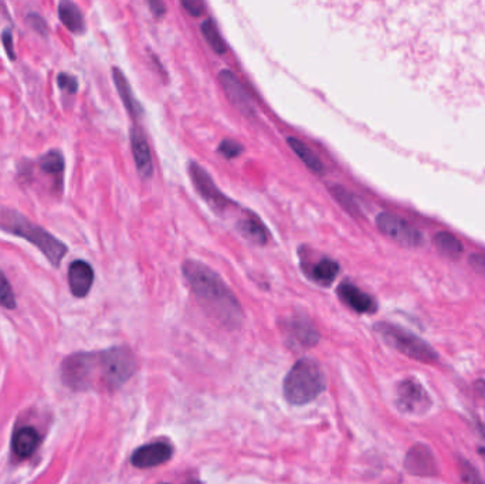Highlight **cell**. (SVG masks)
Listing matches in <instances>:
<instances>
[{
  "instance_id": "obj_9",
  "label": "cell",
  "mask_w": 485,
  "mask_h": 484,
  "mask_svg": "<svg viewBox=\"0 0 485 484\" xmlns=\"http://www.w3.org/2000/svg\"><path fill=\"white\" fill-rule=\"evenodd\" d=\"M283 335L290 348L296 351L308 349L318 344L320 332L313 321L301 314L286 319L281 323Z\"/></svg>"
},
{
  "instance_id": "obj_14",
  "label": "cell",
  "mask_w": 485,
  "mask_h": 484,
  "mask_svg": "<svg viewBox=\"0 0 485 484\" xmlns=\"http://www.w3.org/2000/svg\"><path fill=\"white\" fill-rule=\"evenodd\" d=\"M131 147H132V154H134V160H135L140 176L145 180L151 179L154 176L152 154H151L147 138L137 127H132L131 130Z\"/></svg>"
},
{
  "instance_id": "obj_28",
  "label": "cell",
  "mask_w": 485,
  "mask_h": 484,
  "mask_svg": "<svg viewBox=\"0 0 485 484\" xmlns=\"http://www.w3.org/2000/svg\"><path fill=\"white\" fill-rule=\"evenodd\" d=\"M219 153L227 160H234L243 153V145L233 140H224L219 145Z\"/></svg>"
},
{
  "instance_id": "obj_7",
  "label": "cell",
  "mask_w": 485,
  "mask_h": 484,
  "mask_svg": "<svg viewBox=\"0 0 485 484\" xmlns=\"http://www.w3.org/2000/svg\"><path fill=\"white\" fill-rule=\"evenodd\" d=\"M379 230L403 247H419L423 244V235L403 217L383 212L376 217Z\"/></svg>"
},
{
  "instance_id": "obj_8",
  "label": "cell",
  "mask_w": 485,
  "mask_h": 484,
  "mask_svg": "<svg viewBox=\"0 0 485 484\" xmlns=\"http://www.w3.org/2000/svg\"><path fill=\"white\" fill-rule=\"evenodd\" d=\"M189 173L199 195L217 215H224L227 210L231 209V206H234L233 202L217 187L212 176L199 163L192 162L189 166Z\"/></svg>"
},
{
  "instance_id": "obj_27",
  "label": "cell",
  "mask_w": 485,
  "mask_h": 484,
  "mask_svg": "<svg viewBox=\"0 0 485 484\" xmlns=\"http://www.w3.org/2000/svg\"><path fill=\"white\" fill-rule=\"evenodd\" d=\"M0 306L7 309V310H13L16 307L14 293L11 290V286L7 280V277L4 276V273L1 270H0Z\"/></svg>"
},
{
  "instance_id": "obj_22",
  "label": "cell",
  "mask_w": 485,
  "mask_h": 484,
  "mask_svg": "<svg viewBox=\"0 0 485 484\" xmlns=\"http://www.w3.org/2000/svg\"><path fill=\"white\" fill-rule=\"evenodd\" d=\"M237 230L240 232L241 236H244L247 240L253 242L254 244L264 246L267 243L266 227L254 215H251L247 219H241L237 223Z\"/></svg>"
},
{
  "instance_id": "obj_30",
  "label": "cell",
  "mask_w": 485,
  "mask_h": 484,
  "mask_svg": "<svg viewBox=\"0 0 485 484\" xmlns=\"http://www.w3.org/2000/svg\"><path fill=\"white\" fill-rule=\"evenodd\" d=\"M461 480L463 484H484L477 470H474L467 462L461 463Z\"/></svg>"
},
{
  "instance_id": "obj_5",
  "label": "cell",
  "mask_w": 485,
  "mask_h": 484,
  "mask_svg": "<svg viewBox=\"0 0 485 484\" xmlns=\"http://www.w3.org/2000/svg\"><path fill=\"white\" fill-rule=\"evenodd\" d=\"M375 328L387 345H390L392 348L412 359L424 364H432L436 362L439 358L437 352L433 349L432 345H429L424 339L405 328L389 323L376 324Z\"/></svg>"
},
{
  "instance_id": "obj_34",
  "label": "cell",
  "mask_w": 485,
  "mask_h": 484,
  "mask_svg": "<svg viewBox=\"0 0 485 484\" xmlns=\"http://www.w3.org/2000/svg\"><path fill=\"white\" fill-rule=\"evenodd\" d=\"M150 7H151V10H152L157 16L165 14V10H166V6H165L162 1H157V0L151 1V3H150Z\"/></svg>"
},
{
  "instance_id": "obj_21",
  "label": "cell",
  "mask_w": 485,
  "mask_h": 484,
  "mask_svg": "<svg viewBox=\"0 0 485 484\" xmlns=\"http://www.w3.org/2000/svg\"><path fill=\"white\" fill-rule=\"evenodd\" d=\"M287 144L290 145V148L296 153V155L304 162V165L311 172H314L315 175H323L325 172V166L311 148H308L303 141H300L298 138H294V137H288Z\"/></svg>"
},
{
  "instance_id": "obj_4",
  "label": "cell",
  "mask_w": 485,
  "mask_h": 484,
  "mask_svg": "<svg viewBox=\"0 0 485 484\" xmlns=\"http://www.w3.org/2000/svg\"><path fill=\"white\" fill-rule=\"evenodd\" d=\"M63 382L74 391L105 389V366L101 352H80L61 364Z\"/></svg>"
},
{
  "instance_id": "obj_2",
  "label": "cell",
  "mask_w": 485,
  "mask_h": 484,
  "mask_svg": "<svg viewBox=\"0 0 485 484\" xmlns=\"http://www.w3.org/2000/svg\"><path fill=\"white\" fill-rule=\"evenodd\" d=\"M0 229L33 243L38 250H41L53 267L60 266L68 250L61 240L13 209H0Z\"/></svg>"
},
{
  "instance_id": "obj_36",
  "label": "cell",
  "mask_w": 485,
  "mask_h": 484,
  "mask_svg": "<svg viewBox=\"0 0 485 484\" xmlns=\"http://www.w3.org/2000/svg\"><path fill=\"white\" fill-rule=\"evenodd\" d=\"M165 484H166V483H165Z\"/></svg>"
},
{
  "instance_id": "obj_10",
  "label": "cell",
  "mask_w": 485,
  "mask_h": 484,
  "mask_svg": "<svg viewBox=\"0 0 485 484\" xmlns=\"http://www.w3.org/2000/svg\"><path fill=\"white\" fill-rule=\"evenodd\" d=\"M396 405L403 413L423 415L432 408V399L419 381L405 379L397 386Z\"/></svg>"
},
{
  "instance_id": "obj_31",
  "label": "cell",
  "mask_w": 485,
  "mask_h": 484,
  "mask_svg": "<svg viewBox=\"0 0 485 484\" xmlns=\"http://www.w3.org/2000/svg\"><path fill=\"white\" fill-rule=\"evenodd\" d=\"M180 4L190 16H200L204 9V4L197 0H183Z\"/></svg>"
},
{
  "instance_id": "obj_15",
  "label": "cell",
  "mask_w": 485,
  "mask_h": 484,
  "mask_svg": "<svg viewBox=\"0 0 485 484\" xmlns=\"http://www.w3.org/2000/svg\"><path fill=\"white\" fill-rule=\"evenodd\" d=\"M94 283V270L93 267L84 260H75L68 267V284L71 293L83 299L85 297Z\"/></svg>"
},
{
  "instance_id": "obj_17",
  "label": "cell",
  "mask_w": 485,
  "mask_h": 484,
  "mask_svg": "<svg viewBox=\"0 0 485 484\" xmlns=\"http://www.w3.org/2000/svg\"><path fill=\"white\" fill-rule=\"evenodd\" d=\"M40 442H41V438L36 429L28 428V426L21 428L13 436V443H11L13 452L20 459L30 458L38 448Z\"/></svg>"
},
{
  "instance_id": "obj_16",
  "label": "cell",
  "mask_w": 485,
  "mask_h": 484,
  "mask_svg": "<svg viewBox=\"0 0 485 484\" xmlns=\"http://www.w3.org/2000/svg\"><path fill=\"white\" fill-rule=\"evenodd\" d=\"M339 299L348 306L350 307L353 311L360 313V314H370L376 311V303L375 300L366 294L365 292H362L360 289H358L356 286H353L352 283L343 282L338 290H336Z\"/></svg>"
},
{
  "instance_id": "obj_26",
  "label": "cell",
  "mask_w": 485,
  "mask_h": 484,
  "mask_svg": "<svg viewBox=\"0 0 485 484\" xmlns=\"http://www.w3.org/2000/svg\"><path fill=\"white\" fill-rule=\"evenodd\" d=\"M330 192H332V196L340 203V206L348 213H350L353 216H359L360 215V210H359V206H358L356 200L353 199V196L346 189H343L342 186H333V187H330Z\"/></svg>"
},
{
  "instance_id": "obj_12",
  "label": "cell",
  "mask_w": 485,
  "mask_h": 484,
  "mask_svg": "<svg viewBox=\"0 0 485 484\" xmlns=\"http://www.w3.org/2000/svg\"><path fill=\"white\" fill-rule=\"evenodd\" d=\"M173 449L166 442H154L138 448L131 458V463L138 469L157 468L170 460Z\"/></svg>"
},
{
  "instance_id": "obj_18",
  "label": "cell",
  "mask_w": 485,
  "mask_h": 484,
  "mask_svg": "<svg viewBox=\"0 0 485 484\" xmlns=\"http://www.w3.org/2000/svg\"><path fill=\"white\" fill-rule=\"evenodd\" d=\"M113 78H114L115 87L118 90V94H120L127 111L131 114L132 118H140L142 115V107L137 101V98L132 93V88H131L130 83L127 81V77L124 76V73L118 67L113 68Z\"/></svg>"
},
{
  "instance_id": "obj_20",
  "label": "cell",
  "mask_w": 485,
  "mask_h": 484,
  "mask_svg": "<svg viewBox=\"0 0 485 484\" xmlns=\"http://www.w3.org/2000/svg\"><path fill=\"white\" fill-rule=\"evenodd\" d=\"M306 272L313 282L321 286H329L333 283L339 273V264L329 257H323L310 269H306Z\"/></svg>"
},
{
  "instance_id": "obj_13",
  "label": "cell",
  "mask_w": 485,
  "mask_h": 484,
  "mask_svg": "<svg viewBox=\"0 0 485 484\" xmlns=\"http://www.w3.org/2000/svg\"><path fill=\"white\" fill-rule=\"evenodd\" d=\"M406 470L414 476H433L437 472L436 459L424 445L413 446L406 456Z\"/></svg>"
},
{
  "instance_id": "obj_3",
  "label": "cell",
  "mask_w": 485,
  "mask_h": 484,
  "mask_svg": "<svg viewBox=\"0 0 485 484\" xmlns=\"http://www.w3.org/2000/svg\"><path fill=\"white\" fill-rule=\"evenodd\" d=\"M326 386L320 364L311 358L296 362L284 381V396L291 405H307L315 401Z\"/></svg>"
},
{
  "instance_id": "obj_35",
  "label": "cell",
  "mask_w": 485,
  "mask_h": 484,
  "mask_svg": "<svg viewBox=\"0 0 485 484\" xmlns=\"http://www.w3.org/2000/svg\"><path fill=\"white\" fill-rule=\"evenodd\" d=\"M481 455L485 458V449H481Z\"/></svg>"
},
{
  "instance_id": "obj_33",
  "label": "cell",
  "mask_w": 485,
  "mask_h": 484,
  "mask_svg": "<svg viewBox=\"0 0 485 484\" xmlns=\"http://www.w3.org/2000/svg\"><path fill=\"white\" fill-rule=\"evenodd\" d=\"M1 40H3V44H4V48L7 51V56L10 60H14L16 58V54H14V50H13V38H11V33L10 31H3V36H1Z\"/></svg>"
},
{
  "instance_id": "obj_29",
  "label": "cell",
  "mask_w": 485,
  "mask_h": 484,
  "mask_svg": "<svg viewBox=\"0 0 485 484\" xmlns=\"http://www.w3.org/2000/svg\"><path fill=\"white\" fill-rule=\"evenodd\" d=\"M57 84H58V87H60L61 90H64V91H67V93H70V94H75L77 90H78V83H77V80H75L73 76L66 74V73L58 74V77H57Z\"/></svg>"
},
{
  "instance_id": "obj_24",
  "label": "cell",
  "mask_w": 485,
  "mask_h": 484,
  "mask_svg": "<svg viewBox=\"0 0 485 484\" xmlns=\"http://www.w3.org/2000/svg\"><path fill=\"white\" fill-rule=\"evenodd\" d=\"M202 34L204 37V40L207 41V44L210 46V48L216 53V54H224L227 47L224 40L221 38L216 24L213 23V20H206L202 23Z\"/></svg>"
},
{
  "instance_id": "obj_32",
  "label": "cell",
  "mask_w": 485,
  "mask_h": 484,
  "mask_svg": "<svg viewBox=\"0 0 485 484\" xmlns=\"http://www.w3.org/2000/svg\"><path fill=\"white\" fill-rule=\"evenodd\" d=\"M469 263H470V266H471L474 270H477V272H480V273L485 274L484 254H471L470 259H469Z\"/></svg>"
},
{
  "instance_id": "obj_11",
  "label": "cell",
  "mask_w": 485,
  "mask_h": 484,
  "mask_svg": "<svg viewBox=\"0 0 485 484\" xmlns=\"http://www.w3.org/2000/svg\"><path fill=\"white\" fill-rule=\"evenodd\" d=\"M219 81L231 101V104L247 118H254L256 117V105L250 97V94L246 91L240 80L236 77L234 73L230 70H221L219 73Z\"/></svg>"
},
{
  "instance_id": "obj_1",
  "label": "cell",
  "mask_w": 485,
  "mask_h": 484,
  "mask_svg": "<svg viewBox=\"0 0 485 484\" xmlns=\"http://www.w3.org/2000/svg\"><path fill=\"white\" fill-rule=\"evenodd\" d=\"M197 303L217 324L227 329H237L243 323V310L224 280L210 267L196 260H186L182 266Z\"/></svg>"
},
{
  "instance_id": "obj_25",
  "label": "cell",
  "mask_w": 485,
  "mask_h": 484,
  "mask_svg": "<svg viewBox=\"0 0 485 484\" xmlns=\"http://www.w3.org/2000/svg\"><path fill=\"white\" fill-rule=\"evenodd\" d=\"M40 168L48 175L61 177L64 172V158L58 151H50L40 160Z\"/></svg>"
},
{
  "instance_id": "obj_6",
  "label": "cell",
  "mask_w": 485,
  "mask_h": 484,
  "mask_svg": "<svg viewBox=\"0 0 485 484\" xmlns=\"http://www.w3.org/2000/svg\"><path fill=\"white\" fill-rule=\"evenodd\" d=\"M105 365V386L107 391L121 388L137 371V361L131 349L115 346L103 351Z\"/></svg>"
},
{
  "instance_id": "obj_19",
  "label": "cell",
  "mask_w": 485,
  "mask_h": 484,
  "mask_svg": "<svg viewBox=\"0 0 485 484\" xmlns=\"http://www.w3.org/2000/svg\"><path fill=\"white\" fill-rule=\"evenodd\" d=\"M58 16L63 24L73 33L81 34L85 30V21L84 16L80 10V7L68 0H64L58 6Z\"/></svg>"
},
{
  "instance_id": "obj_23",
  "label": "cell",
  "mask_w": 485,
  "mask_h": 484,
  "mask_svg": "<svg viewBox=\"0 0 485 484\" xmlns=\"http://www.w3.org/2000/svg\"><path fill=\"white\" fill-rule=\"evenodd\" d=\"M433 243L442 254H444L450 259H457L463 253L461 242L456 236H453L452 233H447V232L437 233L433 237Z\"/></svg>"
}]
</instances>
